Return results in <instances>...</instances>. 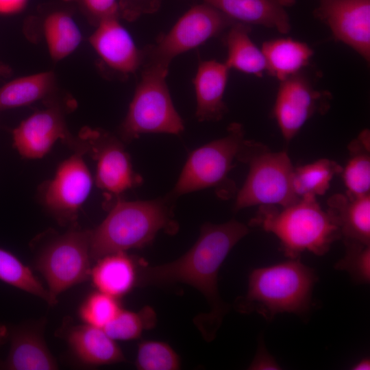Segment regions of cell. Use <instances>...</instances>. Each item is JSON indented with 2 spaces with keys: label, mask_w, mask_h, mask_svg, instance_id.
Segmentation results:
<instances>
[{
  "label": "cell",
  "mask_w": 370,
  "mask_h": 370,
  "mask_svg": "<svg viewBox=\"0 0 370 370\" xmlns=\"http://www.w3.org/2000/svg\"><path fill=\"white\" fill-rule=\"evenodd\" d=\"M249 233L245 224L236 220L202 225L199 238L180 258L173 262L141 267V279L147 284L168 285L184 283L193 286L206 298L210 310L195 319L204 338L214 339L228 306L218 289V273L235 245Z\"/></svg>",
  "instance_id": "obj_1"
},
{
  "label": "cell",
  "mask_w": 370,
  "mask_h": 370,
  "mask_svg": "<svg viewBox=\"0 0 370 370\" xmlns=\"http://www.w3.org/2000/svg\"><path fill=\"white\" fill-rule=\"evenodd\" d=\"M173 203L167 195L147 201L114 200L108 206L110 211L105 219L90 231L91 260L141 248L161 230L175 234L178 226L173 219Z\"/></svg>",
  "instance_id": "obj_2"
},
{
  "label": "cell",
  "mask_w": 370,
  "mask_h": 370,
  "mask_svg": "<svg viewBox=\"0 0 370 370\" xmlns=\"http://www.w3.org/2000/svg\"><path fill=\"white\" fill-rule=\"evenodd\" d=\"M249 225L275 234L288 258H298L305 251L323 256L341 238L334 221L312 195L285 207L260 206Z\"/></svg>",
  "instance_id": "obj_3"
},
{
  "label": "cell",
  "mask_w": 370,
  "mask_h": 370,
  "mask_svg": "<svg viewBox=\"0 0 370 370\" xmlns=\"http://www.w3.org/2000/svg\"><path fill=\"white\" fill-rule=\"evenodd\" d=\"M315 271L298 258L254 269L246 295L237 301L242 312H256L266 320L281 313L306 314L312 305Z\"/></svg>",
  "instance_id": "obj_4"
},
{
  "label": "cell",
  "mask_w": 370,
  "mask_h": 370,
  "mask_svg": "<svg viewBox=\"0 0 370 370\" xmlns=\"http://www.w3.org/2000/svg\"><path fill=\"white\" fill-rule=\"evenodd\" d=\"M236 160L249 166L234 210L256 205L285 207L297 201L293 186L294 166L286 151H271L260 142L244 140Z\"/></svg>",
  "instance_id": "obj_5"
},
{
  "label": "cell",
  "mask_w": 370,
  "mask_h": 370,
  "mask_svg": "<svg viewBox=\"0 0 370 370\" xmlns=\"http://www.w3.org/2000/svg\"><path fill=\"white\" fill-rule=\"evenodd\" d=\"M243 125L234 123L227 134L199 147L189 153L177 182L167 196L175 200L182 195L214 188L219 197L228 199L236 186L227 175L245 140Z\"/></svg>",
  "instance_id": "obj_6"
},
{
  "label": "cell",
  "mask_w": 370,
  "mask_h": 370,
  "mask_svg": "<svg viewBox=\"0 0 370 370\" xmlns=\"http://www.w3.org/2000/svg\"><path fill=\"white\" fill-rule=\"evenodd\" d=\"M167 74L160 70L142 69L140 81L119 127V135L124 142H131L143 134L177 135L184 131V122L173 105L166 82Z\"/></svg>",
  "instance_id": "obj_7"
},
{
  "label": "cell",
  "mask_w": 370,
  "mask_h": 370,
  "mask_svg": "<svg viewBox=\"0 0 370 370\" xmlns=\"http://www.w3.org/2000/svg\"><path fill=\"white\" fill-rule=\"evenodd\" d=\"M235 22L207 3L195 5L177 20L168 33L142 50L141 69L168 73L174 58L219 35Z\"/></svg>",
  "instance_id": "obj_8"
},
{
  "label": "cell",
  "mask_w": 370,
  "mask_h": 370,
  "mask_svg": "<svg viewBox=\"0 0 370 370\" xmlns=\"http://www.w3.org/2000/svg\"><path fill=\"white\" fill-rule=\"evenodd\" d=\"M90 230L73 227L49 241L39 252L36 268L48 284L50 305L71 286L90 278Z\"/></svg>",
  "instance_id": "obj_9"
},
{
  "label": "cell",
  "mask_w": 370,
  "mask_h": 370,
  "mask_svg": "<svg viewBox=\"0 0 370 370\" xmlns=\"http://www.w3.org/2000/svg\"><path fill=\"white\" fill-rule=\"evenodd\" d=\"M79 136L96 162L95 182L108 206L124 192L140 186L143 178L132 166L129 153L116 136L103 131L85 129Z\"/></svg>",
  "instance_id": "obj_10"
},
{
  "label": "cell",
  "mask_w": 370,
  "mask_h": 370,
  "mask_svg": "<svg viewBox=\"0 0 370 370\" xmlns=\"http://www.w3.org/2000/svg\"><path fill=\"white\" fill-rule=\"evenodd\" d=\"M61 162L53 177L41 185L40 197L44 207L60 223L75 221L89 196L92 179L83 156L77 151Z\"/></svg>",
  "instance_id": "obj_11"
},
{
  "label": "cell",
  "mask_w": 370,
  "mask_h": 370,
  "mask_svg": "<svg viewBox=\"0 0 370 370\" xmlns=\"http://www.w3.org/2000/svg\"><path fill=\"white\" fill-rule=\"evenodd\" d=\"M48 101L45 108L34 112L13 130V143L18 153L25 158H41L59 140L74 151L87 153L84 140L69 132L63 107Z\"/></svg>",
  "instance_id": "obj_12"
},
{
  "label": "cell",
  "mask_w": 370,
  "mask_h": 370,
  "mask_svg": "<svg viewBox=\"0 0 370 370\" xmlns=\"http://www.w3.org/2000/svg\"><path fill=\"white\" fill-rule=\"evenodd\" d=\"M330 99L328 92L316 90L299 73L282 81L273 114L284 138L289 142L314 114L324 113Z\"/></svg>",
  "instance_id": "obj_13"
},
{
  "label": "cell",
  "mask_w": 370,
  "mask_h": 370,
  "mask_svg": "<svg viewBox=\"0 0 370 370\" xmlns=\"http://www.w3.org/2000/svg\"><path fill=\"white\" fill-rule=\"evenodd\" d=\"M314 15L333 36L370 59V0H320Z\"/></svg>",
  "instance_id": "obj_14"
},
{
  "label": "cell",
  "mask_w": 370,
  "mask_h": 370,
  "mask_svg": "<svg viewBox=\"0 0 370 370\" xmlns=\"http://www.w3.org/2000/svg\"><path fill=\"white\" fill-rule=\"evenodd\" d=\"M89 42L101 62L114 72L126 76L141 68L142 50L137 48L119 17L105 18L97 23Z\"/></svg>",
  "instance_id": "obj_15"
},
{
  "label": "cell",
  "mask_w": 370,
  "mask_h": 370,
  "mask_svg": "<svg viewBox=\"0 0 370 370\" xmlns=\"http://www.w3.org/2000/svg\"><path fill=\"white\" fill-rule=\"evenodd\" d=\"M236 22L274 28L282 34L291 30L286 9L296 0H202Z\"/></svg>",
  "instance_id": "obj_16"
},
{
  "label": "cell",
  "mask_w": 370,
  "mask_h": 370,
  "mask_svg": "<svg viewBox=\"0 0 370 370\" xmlns=\"http://www.w3.org/2000/svg\"><path fill=\"white\" fill-rule=\"evenodd\" d=\"M230 69L214 60L201 61L193 83L196 96L195 116L199 121L221 119L227 111L223 97Z\"/></svg>",
  "instance_id": "obj_17"
},
{
  "label": "cell",
  "mask_w": 370,
  "mask_h": 370,
  "mask_svg": "<svg viewBox=\"0 0 370 370\" xmlns=\"http://www.w3.org/2000/svg\"><path fill=\"white\" fill-rule=\"evenodd\" d=\"M11 345L7 358L0 367L9 370H53L58 369L48 349L40 327L25 326L10 335Z\"/></svg>",
  "instance_id": "obj_18"
},
{
  "label": "cell",
  "mask_w": 370,
  "mask_h": 370,
  "mask_svg": "<svg viewBox=\"0 0 370 370\" xmlns=\"http://www.w3.org/2000/svg\"><path fill=\"white\" fill-rule=\"evenodd\" d=\"M327 212L343 239L370 245V195L335 194L328 201Z\"/></svg>",
  "instance_id": "obj_19"
},
{
  "label": "cell",
  "mask_w": 370,
  "mask_h": 370,
  "mask_svg": "<svg viewBox=\"0 0 370 370\" xmlns=\"http://www.w3.org/2000/svg\"><path fill=\"white\" fill-rule=\"evenodd\" d=\"M73 354L88 366L110 365L125 360L119 346L103 329L82 324L70 328L66 336Z\"/></svg>",
  "instance_id": "obj_20"
},
{
  "label": "cell",
  "mask_w": 370,
  "mask_h": 370,
  "mask_svg": "<svg viewBox=\"0 0 370 370\" xmlns=\"http://www.w3.org/2000/svg\"><path fill=\"white\" fill-rule=\"evenodd\" d=\"M97 261L90 278L97 291L118 298L133 288L137 276L136 265L124 252L110 254Z\"/></svg>",
  "instance_id": "obj_21"
},
{
  "label": "cell",
  "mask_w": 370,
  "mask_h": 370,
  "mask_svg": "<svg viewBox=\"0 0 370 370\" xmlns=\"http://www.w3.org/2000/svg\"><path fill=\"white\" fill-rule=\"evenodd\" d=\"M267 72L280 82L299 73L313 55L306 43L291 38H278L263 42Z\"/></svg>",
  "instance_id": "obj_22"
},
{
  "label": "cell",
  "mask_w": 370,
  "mask_h": 370,
  "mask_svg": "<svg viewBox=\"0 0 370 370\" xmlns=\"http://www.w3.org/2000/svg\"><path fill=\"white\" fill-rule=\"evenodd\" d=\"M225 37L227 57L225 64L245 73L262 77L267 71V65L262 50L249 37V25L235 22L229 28Z\"/></svg>",
  "instance_id": "obj_23"
},
{
  "label": "cell",
  "mask_w": 370,
  "mask_h": 370,
  "mask_svg": "<svg viewBox=\"0 0 370 370\" xmlns=\"http://www.w3.org/2000/svg\"><path fill=\"white\" fill-rule=\"evenodd\" d=\"M55 75L44 71L14 79L0 88V111L48 99L54 88Z\"/></svg>",
  "instance_id": "obj_24"
},
{
  "label": "cell",
  "mask_w": 370,
  "mask_h": 370,
  "mask_svg": "<svg viewBox=\"0 0 370 370\" xmlns=\"http://www.w3.org/2000/svg\"><path fill=\"white\" fill-rule=\"evenodd\" d=\"M43 34L49 53L56 61L73 53L82 39L79 26L73 18L64 11L53 12L46 16Z\"/></svg>",
  "instance_id": "obj_25"
},
{
  "label": "cell",
  "mask_w": 370,
  "mask_h": 370,
  "mask_svg": "<svg viewBox=\"0 0 370 370\" xmlns=\"http://www.w3.org/2000/svg\"><path fill=\"white\" fill-rule=\"evenodd\" d=\"M369 131L363 130L349 146L350 158L341 172L346 193L354 196L369 194L370 147Z\"/></svg>",
  "instance_id": "obj_26"
},
{
  "label": "cell",
  "mask_w": 370,
  "mask_h": 370,
  "mask_svg": "<svg viewBox=\"0 0 370 370\" xmlns=\"http://www.w3.org/2000/svg\"><path fill=\"white\" fill-rule=\"evenodd\" d=\"M343 167L336 162L322 158L316 162L294 167L293 186L299 197L324 195L333 177L341 174Z\"/></svg>",
  "instance_id": "obj_27"
},
{
  "label": "cell",
  "mask_w": 370,
  "mask_h": 370,
  "mask_svg": "<svg viewBox=\"0 0 370 370\" xmlns=\"http://www.w3.org/2000/svg\"><path fill=\"white\" fill-rule=\"evenodd\" d=\"M0 280L50 304L48 291L32 270L10 252L0 248Z\"/></svg>",
  "instance_id": "obj_28"
},
{
  "label": "cell",
  "mask_w": 370,
  "mask_h": 370,
  "mask_svg": "<svg viewBox=\"0 0 370 370\" xmlns=\"http://www.w3.org/2000/svg\"><path fill=\"white\" fill-rule=\"evenodd\" d=\"M156 322V313L149 306L138 312L121 309L103 329L114 341H130L138 338L144 330L152 328Z\"/></svg>",
  "instance_id": "obj_29"
},
{
  "label": "cell",
  "mask_w": 370,
  "mask_h": 370,
  "mask_svg": "<svg viewBox=\"0 0 370 370\" xmlns=\"http://www.w3.org/2000/svg\"><path fill=\"white\" fill-rule=\"evenodd\" d=\"M136 365L141 370H176L180 367V360L169 345L146 341L138 345Z\"/></svg>",
  "instance_id": "obj_30"
},
{
  "label": "cell",
  "mask_w": 370,
  "mask_h": 370,
  "mask_svg": "<svg viewBox=\"0 0 370 370\" xmlns=\"http://www.w3.org/2000/svg\"><path fill=\"white\" fill-rule=\"evenodd\" d=\"M121 309L117 298L97 291L86 298L79 314L84 323L103 329Z\"/></svg>",
  "instance_id": "obj_31"
},
{
  "label": "cell",
  "mask_w": 370,
  "mask_h": 370,
  "mask_svg": "<svg viewBox=\"0 0 370 370\" xmlns=\"http://www.w3.org/2000/svg\"><path fill=\"white\" fill-rule=\"evenodd\" d=\"M345 254L335 264L336 270L346 271L357 284L370 281V245L343 239Z\"/></svg>",
  "instance_id": "obj_32"
},
{
  "label": "cell",
  "mask_w": 370,
  "mask_h": 370,
  "mask_svg": "<svg viewBox=\"0 0 370 370\" xmlns=\"http://www.w3.org/2000/svg\"><path fill=\"white\" fill-rule=\"evenodd\" d=\"M86 12L96 21L110 17H119L120 5L118 0H80Z\"/></svg>",
  "instance_id": "obj_33"
},
{
  "label": "cell",
  "mask_w": 370,
  "mask_h": 370,
  "mask_svg": "<svg viewBox=\"0 0 370 370\" xmlns=\"http://www.w3.org/2000/svg\"><path fill=\"white\" fill-rule=\"evenodd\" d=\"M160 3L161 0H123L119 5L127 18L135 19L143 14L156 12Z\"/></svg>",
  "instance_id": "obj_34"
},
{
  "label": "cell",
  "mask_w": 370,
  "mask_h": 370,
  "mask_svg": "<svg viewBox=\"0 0 370 370\" xmlns=\"http://www.w3.org/2000/svg\"><path fill=\"white\" fill-rule=\"evenodd\" d=\"M280 365L273 356L267 350L264 342L261 340L255 358L249 365L252 370H276L280 369Z\"/></svg>",
  "instance_id": "obj_35"
},
{
  "label": "cell",
  "mask_w": 370,
  "mask_h": 370,
  "mask_svg": "<svg viewBox=\"0 0 370 370\" xmlns=\"http://www.w3.org/2000/svg\"><path fill=\"white\" fill-rule=\"evenodd\" d=\"M29 0H0V14L12 15L23 11Z\"/></svg>",
  "instance_id": "obj_36"
},
{
  "label": "cell",
  "mask_w": 370,
  "mask_h": 370,
  "mask_svg": "<svg viewBox=\"0 0 370 370\" xmlns=\"http://www.w3.org/2000/svg\"><path fill=\"white\" fill-rule=\"evenodd\" d=\"M352 369L354 370H367L370 369V360L369 358H363L355 364Z\"/></svg>",
  "instance_id": "obj_37"
},
{
  "label": "cell",
  "mask_w": 370,
  "mask_h": 370,
  "mask_svg": "<svg viewBox=\"0 0 370 370\" xmlns=\"http://www.w3.org/2000/svg\"><path fill=\"white\" fill-rule=\"evenodd\" d=\"M10 337V332L4 325H0V345L3 344Z\"/></svg>",
  "instance_id": "obj_38"
},
{
  "label": "cell",
  "mask_w": 370,
  "mask_h": 370,
  "mask_svg": "<svg viewBox=\"0 0 370 370\" xmlns=\"http://www.w3.org/2000/svg\"><path fill=\"white\" fill-rule=\"evenodd\" d=\"M9 71L10 69L8 67L0 65V77L7 75L9 74Z\"/></svg>",
  "instance_id": "obj_39"
}]
</instances>
